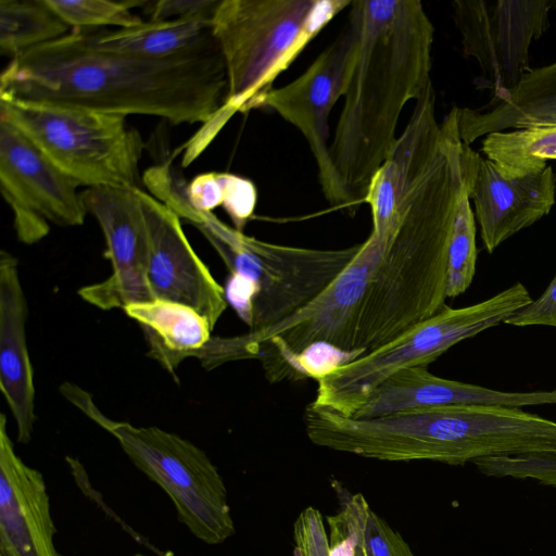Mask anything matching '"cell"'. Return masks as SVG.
Listing matches in <instances>:
<instances>
[{"instance_id":"cell-37","label":"cell","mask_w":556,"mask_h":556,"mask_svg":"<svg viewBox=\"0 0 556 556\" xmlns=\"http://www.w3.org/2000/svg\"><path fill=\"white\" fill-rule=\"evenodd\" d=\"M160 556H170V554L168 552H162Z\"/></svg>"},{"instance_id":"cell-36","label":"cell","mask_w":556,"mask_h":556,"mask_svg":"<svg viewBox=\"0 0 556 556\" xmlns=\"http://www.w3.org/2000/svg\"><path fill=\"white\" fill-rule=\"evenodd\" d=\"M0 556H12V554L4 547L0 546Z\"/></svg>"},{"instance_id":"cell-34","label":"cell","mask_w":556,"mask_h":556,"mask_svg":"<svg viewBox=\"0 0 556 556\" xmlns=\"http://www.w3.org/2000/svg\"><path fill=\"white\" fill-rule=\"evenodd\" d=\"M187 195L191 205L202 212H213L223 205L224 173H203L187 184Z\"/></svg>"},{"instance_id":"cell-35","label":"cell","mask_w":556,"mask_h":556,"mask_svg":"<svg viewBox=\"0 0 556 556\" xmlns=\"http://www.w3.org/2000/svg\"><path fill=\"white\" fill-rule=\"evenodd\" d=\"M355 556H367L365 547H364L362 541H359V543H358V545L356 547Z\"/></svg>"},{"instance_id":"cell-32","label":"cell","mask_w":556,"mask_h":556,"mask_svg":"<svg viewBox=\"0 0 556 556\" xmlns=\"http://www.w3.org/2000/svg\"><path fill=\"white\" fill-rule=\"evenodd\" d=\"M219 0L147 1L148 21H169L191 17H212Z\"/></svg>"},{"instance_id":"cell-10","label":"cell","mask_w":556,"mask_h":556,"mask_svg":"<svg viewBox=\"0 0 556 556\" xmlns=\"http://www.w3.org/2000/svg\"><path fill=\"white\" fill-rule=\"evenodd\" d=\"M78 184L59 169L10 121L0 116V189L18 241L34 244L50 225L80 226L88 214Z\"/></svg>"},{"instance_id":"cell-27","label":"cell","mask_w":556,"mask_h":556,"mask_svg":"<svg viewBox=\"0 0 556 556\" xmlns=\"http://www.w3.org/2000/svg\"><path fill=\"white\" fill-rule=\"evenodd\" d=\"M472 464L488 477L531 479L542 485L556 488L554 455L491 456L476 459Z\"/></svg>"},{"instance_id":"cell-16","label":"cell","mask_w":556,"mask_h":556,"mask_svg":"<svg viewBox=\"0 0 556 556\" xmlns=\"http://www.w3.org/2000/svg\"><path fill=\"white\" fill-rule=\"evenodd\" d=\"M484 249L491 254L504 241L549 214L556 202L552 166L520 178L506 179L481 156L470 192Z\"/></svg>"},{"instance_id":"cell-31","label":"cell","mask_w":556,"mask_h":556,"mask_svg":"<svg viewBox=\"0 0 556 556\" xmlns=\"http://www.w3.org/2000/svg\"><path fill=\"white\" fill-rule=\"evenodd\" d=\"M294 556H330L321 514L314 507L300 513L294 522Z\"/></svg>"},{"instance_id":"cell-25","label":"cell","mask_w":556,"mask_h":556,"mask_svg":"<svg viewBox=\"0 0 556 556\" xmlns=\"http://www.w3.org/2000/svg\"><path fill=\"white\" fill-rule=\"evenodd\" d=\"M477 226L470 205V193L462 199L454 220L447 255L446 296L463 294L476 274L478 250Z\"/></svg>"},{"instance_id":"cell-8","label":"cell","mask_w":556,"mask_h":556,"mask_svg":"<svg viewBox=\"0 0 556 556\" xmlns=\"http://www.w3.org/2000/svg\"><path fill=\"white\" fill-rule=\"evenodd\" d=\"M0 116L79 187H138L144 142L125 116L5 97Z\"/></svg>"},{"instance_id":"cell-11","label":"cell","mask_w":556,"mask_h":556,"mask_svg":"<svg viewBox=\"0 0 556 556\" xmlns=\"http://www.w3.org/2000/svg\"><path fill=\"white\" fill-rule=\"evenodd\" d=\"M556 0H456L463 53L479 64L494 93L511 90L531 68L530 47L549 27Z\"/></svg>"},{"instance_id":"cell-33","label":"cell","mask_w":556,"mask_h":556,"mask_svg":"<svg viewBox=\"0 0 556 556\" xmlns=\"http://www.w3.org/2000/svg\"><path fill=\"white\" fill-rule=\"evenodd\" d=\"M506 325L556 327V274L544 292L531 303L508 317Z\"/></svg>"},{"instance_id":"cell-24","label":"cell","mask_w":556,"mask_h":556,"mask_svg":"<svg viewBox=\"0 0 556 556\" xmlns=\"http://www.w3.org/2000/svg\"><path fill=\"white\" fill-rule=\"evenodd\" d=\"M71 30L46 0L0 1V52L10 60Z\"/></svg>"},{"instance_id":"cell-30","label":"cell","mask_w":556,"mask_h":556,"mask_svg":"<svg viewBox=\"0 0 556 556\" xmlns=\"http://www.w3.org/2000/svg\"><path fill=\"white\" fill-rule=\"evenodd\" d=\"M257 202L255 185L244 177L224 173V201L222 207L230 217L233 227L243 231L253 216Z\"/></svg>"},{"instance_id":"cell-26","label":"cell","mask_w":556,"mask_h":556,"mask_svg":"<svg viewBox=\"0 0 556 556\" xmlns=\"http://www.w3.org/2000/svg\"><path fill=\"white\" fill-rule=\"evenodd\" d=\"M47 4L71 27L87 30L99 26L127 28L143 20L131 10L147 1L112 0H46Z\"/></svg>"},{"instance_id":"cell-18","label":"cell","mask_w":556,"mask_h":556,"mask_svg":"<svg viewBox=\"0 0 556 556\" xmlns=\"http://www.w3.org/2000/svg\"><path fill=\"white\" fill-rule=\"evenodd\" d=\"M27 300L18 261L0 253V389L14 418L17 441L27 444L36 422L34 370L26 337Z\"/></svg>"},{"instance_id":"cell-7","label":"cell","mask_w":556,"mask_h":556,"mask_svg":"<svg viewBox=\"0 0 556 556\" xmlns=\"http://www.w3.org/2000/svg\"><path fill=\"white\" fill-rule=\"evenodd\" d=\"M61 392L117 440L130 462L168 495L178 520L197 539L218 545L235 534L224 479L202 448L159 427L110 419L77 386L65 383Z\"/></svg>"},{"instance_id":"cell-9","label":"cell","mask_w":556,"mask_h":556,"mask_svg":"<svg viewBox=\"0 0 556 556\" xmlns=\"http://www.w3.org/2000/svg\"><path fill=\"white\" fill-rule=\"evenodd\" d=\"M521 282H516L477 304L444 306L388 343L340 365L317 380L312 404L352 417L369 394L388 377L409 367H427L463 340L495 327L531 303Z\"/></svg>"},{"instance_id":"cell-1","label":"cell","mask_w":556,"mask_h":556,"mask_svg":"<svg viewBox=\"0 0 556 556\" xmlns=\"http://www.w3.org/2000/svg\"><path fill=\"white\" fill-rule=\"evenodd\" d=\"M226 92L218 47L147 59L99 49L85 30L10 60L0 76V97L154 116L173 125L207 123Z\"/></svg>"},{"instance_id":"cell-15","label":"cell","mask_w":556,"mask_h":556,"mask_svg":"<svg viewBox=\"0 0 556 556\" xmlns=\"http://www.w3.org/2000/svg\"><path fill=\"white\" fill-rule=\"evenodd\" d=\"M42 473L15 453L0 414V546L12 556H61Z\"/></svg>"},{"instance_id":"cell-14","label":"cell","mask_w":556,"mask_h":556,"mask_svg":"<svg viewBox=\"0 0 556 556\" xmlns=\"http://www.w3.org/2000/svg\"><path fill=\"white\" fill-rule=\"evenodd\" d=\"M139 195L149 230L147 280L153 299L192 307L214 329L228 304L224 288L194 252L180 217L144 190Z\"/></svg>"},{"instance_id":"cell-13","label":"cell","mask_w":556,"mask_h":556,"mask_svg":"<svg viewBox=\"0 0 556 556\" xmlns=\"http://www.w3.org/2000/svg\"><path fill=\"white\" fill-rule=\"evenodd\" d=\"M136 188H87L80 192L88 214L98 222L105 240L104 256L112 274L85 286L79 296L101 309L125 308L154 300L147 280L149 230Z\"/></svg>"},{"instance_id":"cell-4","label":"cell","mask_w":556,"mask_h":556,"mask_svg":"<svg viewBox=\"0 0 556 556\" xmlns=\"http://www.w3.org/2000/svg\"><path fill=\"white\" fill-rule=\"evenodd\" d=\"M168 207L194 226L230 275L225 296L250 331L280 323L320 294L351 263L361 243L344 249H309L269 243L247 236L202 212L187 192L170 195Z\"/></svg>"},{"instance_id":"cell-38","label":"cell","mask_w":556,"mask_h":556,"mask_svg":"<svg viewBox=\"0 0 556 556\" xmlns=\"http://www.w3.org/2000/svg\"><path fill=\"white\" fill-rule=\"evenodd\" d=\"M132 556H146V555H143V554H135Z\"/></svg>"},{"instance_id":"cell-19","label":"cell","mask_w":556,"mask_h":556,"mask_svg":"<svg viewBox=\"0 0 556 556\" xmlns=\"http://www.w3.org/2000/svg\"><path fill=\"white\" fill-rule=\"evenodd\" d=\"M556 122V61L530 68L508 91L493 94L478 109L459 108L462 140L471 144L484 136Z\"/></svg>"},{"instance_id":"cell-3","label":"cell","mask_w":556,"mask_h":556,"mask_svg":"<svg viewBox=\"0 0 556 556\" xmlns=\"http://www.w3.org/2000/svg\"><path fill=\"white\" fill-rule=\"evenodd\" d=\"M350 7L351 49L330 155L361 203L396 141L404 106L432 83L434 26L418 0H355Z\"/></svg>"},{"instance_id":"cell-23","label":"cell","mask_w":556,"mask_h":556,"mask_svg":"<svg viewBox=\"0 0 556 556\" xmlns=\"http://www.w3.org/2000/svg\"><path fill=\"white\" fill-rule=\"evenodd\" d=\"M481 150L506 179L539 173L556 160V122L491 132Z\"/></svg>"},{"instance_id":"cell-5","label":"cell","mask_w":556,"mask_h":556,"mask_svg":"<svg viewBox=\"0 0 556 556\" xmlns=\"http://www.w3.org/2000/svg\"><path fill=\"white\" fill-rule=\"evenodd\" d=\"M351 0H219L211 20L227 92L216 115L260 109L277 77Z\"/></svg>"},{"instance_id":"cell-2","label":"cell","mask_w":556,"mask_h":556,"mask_svg":"<svg viewBox=\"0 0 556 556\" xmlns=\"http://www.w3.org/2000/svg\"><path fill=\"white\" fill-rule=\"evenodd\" d=\"M480 157L462 140L457 114L448 113L434 155L399 202L395 231L369 281L356 337L362 354L445 306L452 229L462 199L471 192Z\"/></svg>"},{"instance_id":"cell-28","label":"cell","mask_w":556,"mask_h":556,"mask_svg":"<svg viewBox=\"0 0 556 556\" xmlns=\"http://www.w3.org/2000/svg\"><path fill=\"white\" fill-rule=\"evenodd\" d=\"M369 504L362 494L352 495L339 514L328 516L330 556H355Z\"/></svg>"},{"instance_id":"cell-17","label":"cell","mask_w":556,"mask_h":556,"mask_svg":"<svg viewBox=\"0 0 556 556\" xmlns=\"http://www.w3.org/2000/svg\"><path fill=\"white\" fill-rule=\"evenodd\" d=\"M441 138V123L435 116V92L432 83L415 101L404 131L370 181L363 200L369 205L371 233L389 243L395 231V213L409 184L434 155Z\"/></svg>"},{"instance_id":"cell-29","label":"cell","mask_w":556,"mask_h":556,"mask_svg":"<svg viewBox=\"0 0 556 556\" xmlns=\"http://www.w3.org/2000/svg\"><path fill=\"white\" fill-rule=\"evenodd\" d=\"M361 541L367 556H416L403 536L370 507L363 521Z\"/></svg>"},{"instance_id":"cell-20","label":"cell","mask_w":556,"mask_h":556,"mask_svg":"<svg viewBox=\"0 0 556 556\" xmlns=\"http://www.w3.org/2000/svg\"><path fill=\"white\" fill-rule=\"evenodd\" d=\"M508 394L471 383L450 380L416 366L383 380L352 416L375 418L420 408L450 405L505 406Z\"/></svg>"},{"instance_id":"cell-21","label":"cell","mask_w":556,"mask_h":556,"mask_svg":"<svg viewBox=\"0 0 556 556\" xmlns=\"http://www.w3.org/2000/svg\"><path fill=\"white\" fill-rule=\"evenodd\" d=\"M125 313L141 327L148 355L169 372L188 357H197L212 339L207 319L187 305L154 299L132 303Z\"/></svg>"},{"instance_id":"cell-12","label":"cell","mask_w":556,"mask_h":556,"mask_svg":"<svg viewBox=\"0 0 556 556\" xmlns=\"http://www.w3.org/2000/svg\"><path fill=\"white\" fill-rule=\"evenodd\" d=\"M350 49L351 33L346 28L299 77L269 90L260 104L275 111L303 135L314 156L325 199L345 210L359 203L340 178L328 140L329 115L342 97Z\"/></svg>"},{"instance_id":"cell-22","label":"cell","mask_w":556,"mask_h":556,"mask_svg":"<svg viewBox=\"0 0 556 556\" xmlns=\"http://www.w3.org/2000/svg\"><path fill=\"white\" fill-rule=\"evenodd\" d=\"M211 20L143 21L127 28L85 31L89 42L102 50L147 59H167L217 48Z\"/></svg>"},{"instance_id":"cell-6","label":"cell","mask_w":556,"mask_h":556,"mask_svg":"<svg viewBox=\"0 0 556 556\" xmlns=\"http://www.w3.org/2000/svg\"><path fill=\"white\" fill-rule=\"evenodd\" d=\"M387 243L370 232L344 270L315 299L278 324L235 337H212L199 358L206 369L260 359L270 382L294 379L298 358L316 344H329L355 358L357 328L372 274Z\"/></svg>"}]
</instances>
